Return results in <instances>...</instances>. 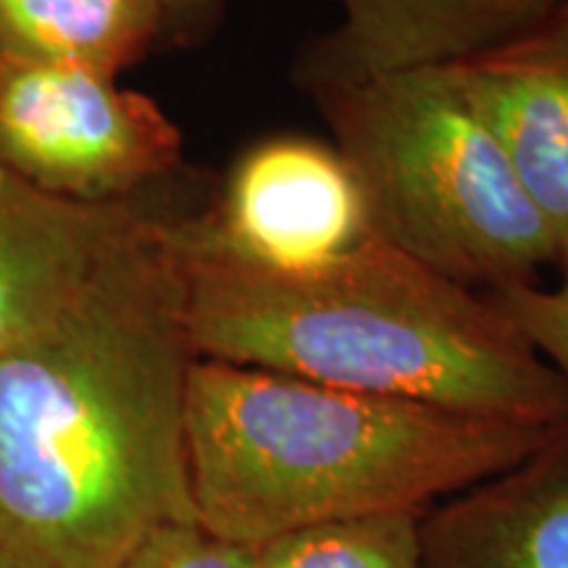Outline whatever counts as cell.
<instances>
[{
    "label": "cell",
    "instance_id": "cell-4",
    "mask_svg": "<svg viewBox=\"0 0 568 568\" xmlns=\"http://www.w3.org/2000/svg\"><path fill=\"white\" fill-rule=\"evenodd\" d=\"M374 232L466 287L535 284L556 240L447 67L311 84Z\"/></svg>",
    "mask_w": 568,
    "mask_h": 568
},
{
    "label": "cell",
    "instance_id": "cell-3",
    "mask_svg": "<svg viewBox=\"0 0 568 568\" xmlns=\"http://www.w3.org/2000/svg\"><path fill=\"white\" fill-rule=\"evenodd\" d=\"M556 435L211 358H195L184 385L195 521L247 548L322 524L429 514Z\"/></svg>",
    "mask_w": 568,
    "mask_h": 568
},
{
    "label": "cell",
    "instance_id": "cell-5",
    "mask_svg": "<svg viewBox=\"0 0 568 568\" xmlns=\"http://www.w3.org/2000/svg\"><path fill=\"white\" fill-rule=\"evenodd\" d=\"M182 161V132L116 77L0 53V163L74 203L145 195Z\"/></svg>",
    "mask_w": 568,
    "mask_h": 568
},
{
    "label": "cell",
    "instance_id": "cell-10",
    "mask_svg": "<svg viewBox=\"0 0 568 568\" xmlns=\"http://www.w3.org/2000/svg\"><path fill=\"white\" fill-rule=\"evenodd\" d=\"M418 568H568V426L422 521Z\"/></svg>",
    "mask_w": 568,
    "mask_h": 568
},
{
    "label": "cell",
    "instance_id": "cell-7",
    "mask_svg": "<svg viewBox=\"0 0 568 568\" xmlns=\"http://www.w3.org/2000/svg\"><path fill=\"white\" fill-rule=\"evenodd\" d=\"M343 19L297 59L303 88L450 67L539 30L566 0H337Z\"/></svg>",
    "mask_w": 568,
    "mask_h": 568
},
{
    "label": "cell",
    "instance_id": "cell-9",
    "mask_svg": "<svg viewBox=\"0 0 568 568\" xmlns=\"http://www.w3.org/2000/svg\"><path fill=\"white\" fill-rule=\"evenodd\" d=\"M142 203V195L63 201L0 163V351L45 324L82 287Z\"/></svg>",
    "mask_w": 568,
    "mask_h": 568
},
{
    "label": "cell",
    "instance_id": "cell-15",
    "mask_svg": "<svg viewBox=\"0 0 568 568\" xmlns=\"http://www.w3.org/2000/svg\"><path fill=\"white\" fill-rule=\"evenodd\" d=\"M163 17V45H197L216 32L226 0H155Z\"/></svg>",
    "mask_w": 568,
    "mask_h": 568
},
{
    "label": "cell",
    "instance_id": "cell-16",
    "mask_svg": "<svg viewBox=\"0 0 568 568\" xmlns=\"http://www.w3.org/2000/svg\"><path fill=\"white\" fill-rule=\"evenodd\" d=\"M560 17H568V0H566V6H564V11H560Z\"/></svg>",
    "mask_w": 568,
    "mask_h": 568
},
{
    "label": "cell",
    "instance_id": "cell-8",
    "mask_svg": "<svg viewBox=\"0 0 568 568\" xmlns=\"http://www.w3.org/2000/svg\"><path fill=\"white\" fill-rule=\"evenodd\" d=\"M453 80L506 151L524 193L568 258V17L450 63Z\"/></svg>",
    "mask_w": 568,
    "mask_h": 568
},
{
    "label": "cell",
    "instance_id": "cell-11",
    "mask_svg": "<svg viewBox=\"0 0 568 568\" xmlns=\"http://www.w3.org/2000/svg\"><path fill=\"white\" fill-rule=\"evenodd\" d=\"M163 45L155 0H0V53L116 77Z\"/></svg>",
    "mask_w": 568,
    "mask_h": 568
},
{
    "label": "cell",
    "instance_id": "cell-14",
    "mask_svg": "<svg viewBox=\"0 0 568 568\" xmlns=\"http://www.w3.org/2000/svg\"><path fill=\"white\" fill-rule=\"evenodd\" d=\"M124 568H261V560L258 548L226 542L197 521H180L151 531Z\"/></svg>",
    "mask_w": 568,
    "mask_h": 568
},
{
    "label": "cell",
    "instance_id": "cell-1",
    "mask_svg": "<svg viewBox=\"0 0 568 568\" xmlns=\"http://www.w3.org/2000/svg\"><path fill=\"white\" fill-rule=\"evenodd\" d=\"M176 216L142 203L80 290L0 351V568H124L195 521Z\"/></svg>",
    "mask_w": 568,
    "mask_h": 568
},
{
    "label": "cell",
    "instance_id": "cell-6",
    "mask_svg": "<svg viewBox=\"0 0 568 568\" xmlns=\"http://www.w3.org/2000/svg\"><path fill=\"white\" fill-rule=\"evenodd\" d=\"M193 222L226 253L282 274L335 264L374 234L358 174L335 142L311 134L247 145Z\"/></svg>",
    "mask_w": 568,
    "mask_h": 568
},
{
    "label": "cell",
    "instance_id": "cell-13",
    "mask_svg": "<svg viewBox=\"0 0 568 568\" xmlns=\"http://www.w3.org/2000/svg\"><path fill=\"white\" fill-rule=\"evenodd\" d=\"M493 297L535 351L556 368L568 393V258L558 264V282L552 287H542L539 282L516 284L497 290Z\"/></svg>",
    "mask_w": 568,
    "mask_h": 568
},
{
    "label": "cell",
    "instance_id": "cell-2",
    "mask_svg": "<svg viewBox=\"0 0 568 568\" xmlns=\"http://www.w3.org/2000/svg\"><path fill=\"white\" fill-rule=\"evenodd\" d=\"M195 358L560 432L568 393L495 297L372 234L303 274L253 266L176 216Z\"/></svg>",
    "mask_w": 568,
    "mask_h": 568
},
{
    "label": "cell",
    "instance_id": "cell-12",
    "mask_svg": "<svg viewBox=\"0 0 568 568\" xmlns=\"http://www.w3.org/2000/svg\"><path fill=\"white\" fill-rule=\"evenodd\" d=\"M426 514H385L290 531L261 545V568H418Z\"/></svg>",
    "mask_w": 568,
    "mask_h": 568
}]
</instances>
